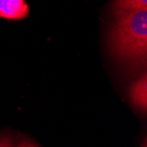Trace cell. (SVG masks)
<instances>
[{"label":"cell","instance_id":"obj_4","mask_svg":"<svg viewBox=\"0 0 147 147\" xmlns=\"http://www.w3.org/2000/svg\"><path fill=\"white\" fill-rule=\"evenodd\" d=\"M144 8H147V0H115L113 4V11L115 14Z\"/></svg>","mask_w":147,"mask_h":147},{"label":"cell","instance_id":"obj_1","mask_svg":"<svg viewBox=\"0 0 147 147\" xmlns=\"http://www.w3.org/2000/svg\"><path fill=\"white\" fill-rule=\"evenodd\" d=\"M112 54L119 61L142 65L147 57V8L116 14L109 36Z\"/></svg>","mask_w":147,"mask_h":147},{"label":"cell","instance_id":"obj_6","mask_svg":"<svg viewBox=\"0 0 147 147\" xmlns=\"http://www.w3.org/2000/svg\"><path fill=\"white\" fill-rule=\"evenodd\" d=\"M17 147H38V146L28 139H21L19 142Z\"/></svg>","mask_w":147,"mask_h":147},{"label":"cell","instance_id":"obj_5","mask_svg":"<svg viewBox=\"0 0 147 147\" xmlns=\"http://www.w3.org/2000/svg\"><path fill=\"white\" fill-rule=\"evenodd\" d=\"M0 147H13L11 138L9 137L0 138Z\"/></svg>","mask_w":147,"mask_h":147},{"label":"cell","instance_id":"obj_2","mask_svg":"<svg viewBox=\"0 0 147 147\" xmlns=\"http://www.w3.org/2000/svg\"><path fill=\"white\" fill-rule=\"evenodd\" d=\"M29 6L25 0H0V17L11 20H21L28 15Z\"/></svg>","mask_w":147,"mask_h":147},{"label":"cell","instance_id":"obj_3","mask_svg":"<svg viewBox=\"0 0 147 147\" xmlns=\"http://www.w3.org/2000/svg\"><path fill=\"white\" fill-rule=\"evenodd\" d=\"M129 97L132 103L138 109L146 110L147 109V76L144 74L129 88Z\"/></svg>","mask_w":147,"mask_h":147}]
</instances>
